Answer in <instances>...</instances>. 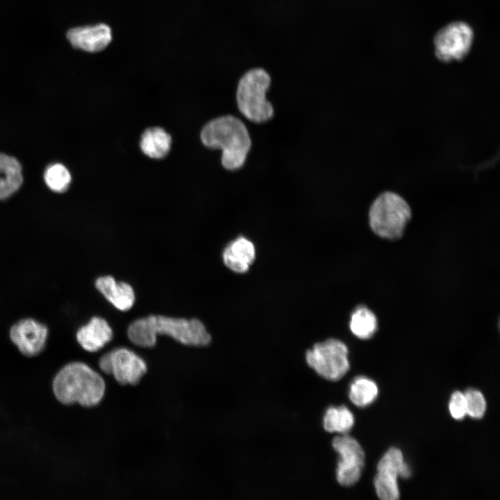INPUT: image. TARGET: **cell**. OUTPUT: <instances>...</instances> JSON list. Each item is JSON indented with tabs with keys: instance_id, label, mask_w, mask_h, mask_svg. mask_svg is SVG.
Returning <instances> with one entry per match:
<instances>
[{
	"instance_id": "cell-15",
	"label": "cell",
	"mask_w": 500,
	"mask_h": 500,
	"mask_svg": "<svg viewBox=\"0 0 500 500\" xmlns=\"http://www.w3.org/2000/svg\"><path fill=\"white\" fill-rule=\"evenodd\" d=\"M255 258L256 249L253 243L243 236H240L229 242L222 252L224 265L236 273L247 272Z\"/></svg>"
},
{
	"instance_id": "cell-20",
	"label": "cell",
	"mask_w": 500,
	"mask_h": 500,
	"mask_svg": "<svg viewBox=\"0 0 500 500\" xmlns=\"http://www.w3.org/2000/svg\"><path fill=\"white\" fill-rule=\"evenodd\" d=\"M378 394V388L376 383L365 376L356 377L350 384L349 397L351 401L360 408L366 407L372 403Z\"/></svg>"
},
{
	"instance_id": "cell-8",
	"label": "cell",
	"mask_w": 500,
	"mask_h": 500,
	"mask_svg": "<svg viewBox=\"0 0 500 500\" xmlns=\"http://www.w3.org/2000/svg\"><path fill=\"white\" fill-rule=\"evenodd\" d=\"M411 475L409 465L404 462L401 451L391 447L380 459L374 481L377 496L382 500H397L400 492L398 476L408 478Z\"/></svg>"
},
{
	"instance_id": "cell-17",
	"label": "cell",
	"mask_w": 500,
	"mask_h": 500,
	"mask_svg": "<svg viewBox=\"0 0 500 500\" xmlns=\"http://www.w3.org/2000/svg\"><path fill=\"white\" fill-rule=\"evenodd\" d=\"M172 144L171 136L162 128L152 127L144 131L140 146L142 151L152 158H162L167 156Z\"/></svg>"
},
{
	"instance_id": "cell-11",
	"label": "cell",
	"mask_w": 500,
	"mask_h": 500,
	"mask_svg": "<svg viewBox=\"0 0 500 500\" xmlns=\"http://www.w3.org/2000/svg\"><path fill=\"white\" fill-rule=\"evenodd\" d=\"M48 327L31 317L22 319L10 328L9 337L22 354L27 357L38 355L44 348Z\"/></svg>"
},
{
	"instance_id": "cell-3",
	"label": "cell",
	"mask_w": 500,
	"mask_h": 500,
	"mask_svg": "<svg viewBox=\"0 0 500 500\" xmlns=\"http://www.w3.org/2000/svg\"><path fill=\"white\" fill-rule=\"evenodd\" d=\"M203 144L210 149L222 151V163L229 170L241 167L251 147L249 132L233 116H223L209 122L201 133Z\"/></svg>"
},
{
	"instance_id": "cell-10",
	"label": "cell",
	"mask_w": 500,
	"mask_h": 500,
	"mask_svg": "<svg viewBox=\"0 0 500 500\" xmlns=\"http://www.w3.org/2000/svg\"><path fill=\"white\" fill-rule=\"evenodd\" d=\"M332 446L340 458L336 479L342 486H351L360 479L365 464V453L359 442L348 434L335 436Z\"/></svg>"
},
{
	"instance_id": "cell-5",
	"label": "cell",
	"mask_w": 500,
	"mask_h": 500,
	"mask_svg": "<svg viewBox=\"0 0 500 500\" xmlns=\"http://www.w3.org/2000/svg\"><path fill=\"white\" fill-rule=\"evenodd\" d=\"M270 83L269 75L261 68L252 69L240 78L236 99L239 110L248 119L260 123L272 117L273 108L265 97Z\"/></svg>"
},
{
	"instance_id": "cell-1",
	"label": "cell",
	"mask_w": 500,
	"mask_h": 500,
	"mask_svg": "<svg viewBox=\"0 0 500 500\" xmlns=\"http://www.w3.org/2000/svg\"><path fill=\"white\" fill-rule=\"evenodd\" d=\"M160 335H168L189 346H206L211 340L204 324L194 318L188 319L152 315L133 321L127 328L129 340L143 348L154 347Z\"/></svg>"
},
{
	"instance_id": "cell-4",
	"label": "cell",
	"mask_w": 500,
	"mask_h": 500,
	"mask_svg": "<svg viewBox=\"0 0 500 500\" xmlns=\"http://www.w3.org/2000/svg\"><path fill=\"white\" fill-rule=\"evenodd\" d=\"M411 218L412 210L408 202L402 195L390 190L378 193L368 211L372 232L387 240L401 238Z\"/></svg>"
},
{
	"instance_id": "cell-13",
	"label": "cell",
	"mask_w": 500,
	"mask_h": 500,
	"mask_svg": "<svg viewBox=\"0 0 500 500\" xmlns=\"http://www.w3.org/2000/svg\"><path fill=\"white\" fill-rule=\"evenodd\" d=\"M112 329L108 322L98 316L92 317L76 333L78 343L89 352H96L102 349L112 340Z\"/></svg>"
},
{
	"instance_id": "cell-21",
	"label": "cell",
	"mask_w": 500,
	"mask_h": 500,
	"mask_svg": "<svg viewBox=\"0 0 500 500\" xmlns=\"http://www.w3.org/2000/svg\"><path fill=\"white\" fill-rule=\"evenodd\" d=\"M44 178L49 188L58 193L66 191L72 181L69 170L60 163L49 166L45 170Z\"/></svg>"
},
{
	"instance_id": "cell-2",
	"label": "cell",
	"mask_w": 500,
	"mask_h": 500,
	"mask_svg": "<svg viewBox=\"0 0 500 500\" xmlns=\"http://www.w3.org/2000/svg\"><path fill=\"white\" fill-rule=\"evenodd\" d=\"M53 392L64 405L97 406L103 399L106 384L103 378L87 364L72 362L62 367L52 382Z\"/></svg>"
},
{
	"instance_id": "cell-9",
	"label": "cell",
	"mask_w": 500,
	"mask_h": 500,
	"mask_svg": "<svg viewBox=\"0 0 500 500\" xmlns=\"http://www.w3.org/2000/svg\"><path fill=\"white\" fill-rule=\"evenodd\" d=\"M101 371L113 376L121 385H136L147 372L144 360L135 352L124 347L114 349L99 359Z\"/></svg>"
},
{
	"instance_id": "cell-12",
	"label": "cell",
	"mask_w": 500,
	"mask_h": 500,
	"mask_svg": "<svg viewBox=\"0 0 500 500\" xmlns=\"http://www.w3.org/2000/svg\"><path fill=\"white\" fill-rule=\"evenodd\" d=\"M67 38L76 49L96 53L103 50L112 40L110 28L105 24L78 26L69 29Z\"/></svg>"
},
{
	"instance_id": "cell-23",
	"label": "cell",
	"mask_w": 500,
	"mask_h": 500,
	"mask_svg": "<svg viewBox=\"0 0 500 500\" xmlns=\"http://www.w3.org/2000/svg\"><path fill=\"white\" fill-rule=\"evenodd\" d=\"M449 410L453 418L457 420L462 419L467 415V405L464 393L460 391L454 392L450 398Z\"/></svg>"
},
{
	"instance_id": "cell-18",
	"label": "cell",
	"mask_w": 500,
	"mask_h": 500,
	"mask_svg": "<svg viewBox=\"0 0 500 500\" xmlns=\"http://www.w3.org/2000/svg\"><path fill=\"white\" fill-rule=\"evenodd\" d=\"M354 422L353 413L345 406L329 407L323 417L325 431L340 435L347 434L353 426Z\"/></svg>"
},
{
	"instance_id": "cell-19",
	"label": "cell",
	"mask_w": 500,
	"mask_h": 500,
	"mask_svg": "<svg viewBox=\"0 0 500 500\" xmlns=\"http://www.w3.org/2000/svg\"><path fill=\"white\" fill-rule=\"evenodd\" d=\"M378 327L375 314L364 306L357 307L351 313L349 328L358 338L367 340L376 333Z\"/></svg>"
},
{
	"instance_id": "cell-16",
	"label": "cell",
	"mask_w": 500,
	"mask_h": 500,
	"mask_svg": "<svg viewBox=\"0 0 500 500\" xmlns=\"http://www.w3.org/2000/svg\"><path fill=\"white\" fill-rule=\"evenodd\" d=\"M23 181L22 169L14 157L0 153V200L13 194Z\"/></svg>"
},
{
	"instance_id": "cell-14",
	"label": "cell",
	"mask_w": 500,
	"mask_h": 500,
	"mask_svg": "<svg viewBox=\"0 0 500 500\" xmlns=\"http://www.w3.org/2000/svg\"><path fill=\"white\" fill-rule=\"evenodd\" d=\"M94 284L97 290L117 310L128 311L133 307L135 296L130 284L117 281L111 276H100Z\"/></svg>"
},
{
	"instance_id": "cell-6",
	"label": "cell",
	"mask_w": 500,
	"mask_h": 500,
	"mask_svg": "<svg viewBox=\"0 0 500 500\" xmlns=\"http://www.w3.org/2000/svg\"><path fill=\"white\" fill-rule=\"evenodd\" d=\"M349 349L341 340L329 338L317 342L306 353L307 364L322 378L337 381L349 371Z\"/></svg>"
},
{
	"instance_id": "cell-7",
	"label": "cell",
	"mask_w": 500,
	"mask_h": 500,
	"mask_svg": "<svg viewBox=\"0 0 500 500\" xmlns=\"http://www.w3.org/2000/svg\"><path fill=\"white\" fill-rule=\"evenodd\" d=\"M474 40L472 27L466 22H451L441 28L433 38L434 52L444 62L463 60L471 50Z\"/></svg>"
},
{
	"instance_id": "cell-22",
	"label": "cell",
	"mask_w": 500,
	"mask_h": 500,
	"mask_svg": "<svg viewBox=\"0 0 500 500\" xmlns=\"http://www.w3.org/2000/svg\"><path fill=\"white\" fill-rule=\"evenodd\" d=\"M467 414L474 419H481L486 410V401L483 394L476 389H468L464 393Z\"/></svg>"
}]
</instances>
